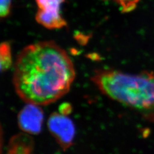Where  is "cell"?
Wrapping results in <instances>:
<instances>
[{"mask_svg":"<svg viewBox=\"0 0 154 154\" xmlns=\"http://www.w3.org/2000/svg\"><path fill=\"white\" fill-rule=\"evenodd\" d=\"M75 78L73 62L53 41L29 45L17 57L13 83L26 103L46 106L67 93Z\"/></svg>","mask_w":154,"mask_h":154,"instance_id":"obj_1","label":"cell"},{"mask_svg":"<svg viewBox=\"0 0 154 154\" xmlns=\"http://www.w3.org/2000/svg\"><path fill=\"white\" fill-rule=\"evenodd\" d=\"M92 82L107 97L154 122V72L130 74L114 69L94 72Z\"/></svg>","mask_w":154,"mask_h":154,"instance_id":"obj_2","label":"cell"},{"mask_svg":"<svg viewBox=\"0 0 154 154\" xmlns=\"http://www.w3.org/2000/svg\"><path fill=\"white\" fill-rule=\"evenodd\" d=\"M48 126L51 135L62 149L66 151L73 144L75 127L73 122L67 116L55 112L48 119Z\"/></svg>","mask_w":154,"mask_h":154,"instance_id":"obj_3","label":"cell"},{"mask_svg":"<svg viewBox=\"0 0 154 154\" xmlns=\"http://www.w3.org/2000/svg\"><path fill=\"white\" fill-rule=\"evenodd\" d=\"M41 106L27 103L18 115V124L22 131L37 135L42 130L44 113Z\"/></svg>","mask_w":154,"mask_h":154,"instance_id":"obj_4","label":"cell"},{"mask_svg":"<svg viewBox=\"0 0 154 154\" xmlns=\"http://www.w3.org/2000/svg\"><path fill=\"white\" fill-rule=\"evenodd\" d=\"M30 135L24 132L13 136L7 146L8 152L11 154L32 153L34 148V141Z\"/></svg>","mask_w":154,"mask_h":154,"instance_id":"obj_5","label":"cell"},{"mask_svg":"<svg viewBox=\"0 0 154 154\" xmlns=\"http://www.w3.org/2000/svg\"><path fill=\"white\" fill-rule=\"evenodd\" d=\"M35 20L37 22L48 29H59L67 26V22L61 11H44L39 9Z\"/></svg>","mask_w":154,"mask_h":154,"instance_id":"obj_6","label":"cell"},{"mask_svg":"<svg viewBox=\"0 0 154 154\" xmlns=\"http://www.w3.org/2000/svg\"><path fill=\"white\" fill-rule=\"evenodd\" d=\"M13 63L11 46L8 42L0 44V64L2 70H8Z\"/></svg>","mask_w":154,"mask_h":154,"instance_id":"obj_7","label":"cell"},{"mask_svg":"<svg viewBox=\"0 0 154 154\" xmlns=\"http://www.w3.org/2000/svg\"><path fill=\"white\" fill-rule=\"evenodd\" d=\"M39 9L48 11H61L65 0H35Z\"/></svg>","mask_w":154,"mask_h":154,"instance_id":"obj_8","label":"cell"},{"mask_svg":"<svg viewBox=\"0 0 154 154\" xmlns=\"http://www.w3.org/2000/svg\"><path fill=\"white\" fill-rule=\"evenodd\" d=\"M119 5L121 11L129 13L134 11L137 6L140 0H114Z\"/></svg>","mask_w":154,"mask_h":154,"instance_id":"obj_9","label":"cell"},{"mask_svg":"<svg viewBox=\"0 0 154 154\" xmlns=\"http://www.w3.org/2000/svg\"><path fill=\"white\" fill-rule=\"evenodd\" d=\"M11 9V0H0V18L9 16Z\"/></svg>","mask_w":154,"mask_h":154,"instance_id":"obj_10","label":"cell"},{"mask_svg":"<svg viewBox=\"0 0 154 154\" xmlns=\"http://www.w3.org/2000/svg\"><path fill=\"white\" fill-rule=\"evenodd\" d=\"M72 105L69 103H63L59 107V112L64 116H69L72 112Z\"/></svg>","mask_w":154,"mask_h":154,"instance_id":"obj_11","label":"cell"},{"mask_svg":"<svg viewBox=\"0 0 154 154\" xmlns=\"http://www.w3.org/2000/svg\"><path fill=\"white\" fill-rule=\"evenodd\" d=\"M4 144V139H3V132L2 130V127L0 125V153H1Z\"/></svg>","mask_w":154,"mask_h":154,"instance_id":"obj_12","label":"cell"},{"mask_svg":"<svg viewBox=\"0 0 154 154\" xmlns=\"http://www.w3.org/2000/svg\"><path fill=\"white\" fill-rule=\"evenodd\" d=\"M1 70H2V67H1V64H0V71Z\"/></svg>","mask_w":154,"mask_h":154,"instance_id":"obj_13","label":"cell"}]
</instances>
